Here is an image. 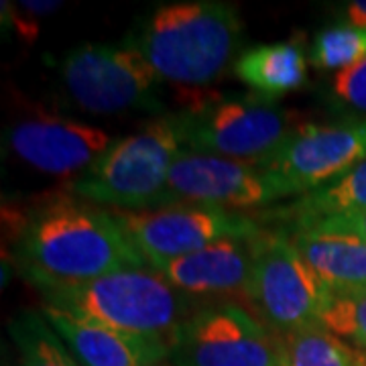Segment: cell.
Listing matches in <instances>:
<instances>
[{"label":"cell","mask_w":366,"mask_h":366,"mask_svg":"<svg viewBox=\"0 0 366 366\" xmlns=\"http://www.w3.org/2000/svg\"><path fill=\"white\" fill-rule=\"evenodd\" d=\"M365 293H366V289H365Z\"/></svg>","instance_id":"cell-27"},{"label":"cell","mask_w":366,"mask_h":366,"mask_svg":"<svg viewBox=\"0 0 366 366\" xmlns=\"http://www.w3.org/2000/svg\"><path fill=\"white\" fill-rule=\"evenodd\" d=\"M366 59V29L334 25L317 33L310 49L312 66L342 71Z\"/></svg>","instance_id":"cell-20"},{"label":"cell","mask_w":366,"mask_h":366,"mask_svg":"<svg viewBox=\"0 0 366 366\" xmlns=\"http://www.w3.org/2000/svg\"><path fill=\"white\" fill-rule=\"evenodd\" d=\"M61 79L71 100L94 114L124 110L161 112L163 78L129 45L86 43L61 61Z\"/></svg>","instance_id":"cell-7"},{"label":"cell","mask_w":366,"mask_h":366,"mask_svg":"<svg viewBox=\"0 0 366 366\" xmlns=\"http://www.w3.org/2000/svg\"><path fill=\"white\" fill-rule=\"evenodd\" d=\"M344 14L348 19V23L354 26L366 29V0H352L346 4Z\"/></svg>","instance_id":"cell-24"},{"label":"cell","mask_w":366,"mask_h":366,"mask_svg":"<svg viewBox=\"0 0 366 366\" xmlns=\"http://www.w3.org/2000/svg\"><path fill=\"white\" fill-rule=\"evenodd\" d=\"M252 271L244 300L277 334L322 326L332 291L301 259L291 238L261 232L252 238Z\"/></svg>","instance_id":"cell-5"},{"label":"cell","mask_w":366,"mask_h":366,"mask_svg":"<svg viewBox=\"0 0 366 366\" xmlns=\"http://www.w3.org/2000/svg\"><path fill=\"white\" fill-rule=\"evenodd\" d=\"M179 114L159 118L141 131L114 141L69 192L92 204L122 212L159 209L167 187L171 165L183 151Z\"/></svg>","instance_id":"cell-4"},{"label":"cell","mask_w":366,"mask_h":366,"mask_svg":"<svg viewBox=\"0 0 366 366\" xmlns=\"http://www.w3.org/2000/svg\"><path fill=\"white\" fill-rule=\"evenodd\" d=\"M155 366H171V365H165V362H159V365H155ZM175 366V365H173Z\"/></svg>","instance_id":"cell-26"},{"label":"cell","mask_w":366,"mask_h":366,"mask_svg":"<svg viewBox=\"0 0 366 366\" xmlns=\"http://www.w3.org/2000/svg\"><path fill=\"white\" fill-rule=\"evenodd\" d=\"M179 118L183 143L189 151L236 161L269 157L303 124L297 112L257 94L192 106Z\"/></svg>","instance_id":"cell-6"},{"label":"cell","mask_w":366,"mask_h":366,"mask_svg":"<svg viewBox=\"0 0 366 366\" xmlns=\"http://www.w3.org/2000/svg\"><path fill=\"white\" fill-rule=\"evenodd\" d=\"M41 314L81 366H155L171 356V344L165 340L86 322L45 303Z\"/></svg>","instance_id":"cell-13"},{"label":"cell","mask_w":366,"mask_h":366,"mask_svg":"<svg viewBox=\"0 0 366 366\" xmlns=\"http://www.w3.org/2000/svg\"><path fill=\"white\" fill-rule=\"evenodd\" d=\"M112 212L149 267L208 249L222 240H250L262 232L254 218L247 214L209 206L175 204L143 212Z\"/></svg>","instance_id":"cell-9"},{"label":"cell","mask_w":366,"mask_h":366,"mask_svg":"<svg viewBox=\"0 0 366 366\" xmlns=\"http://www.w3.org/2000/svg\"><path fill=\"white\" fill-rule=\"evenodd\" d=\"M350 209H366V161L340 179L301 196L283 209V216L293 224V232H301L322 218Z\"/></svg>","instance_id":"cell-17"},{"label":"cell","mask_w":366,"mask_h":366,"mask_svg":"<svg viewBox=\"0 0 366 366\" xmlns=\"http://www.w3.org/2000/svg\"><path fill=\"white\" fill-rule=\"evenodd\" d=\"M301 232H317V234H340L356 238L366 244V209H350L317 220ZM295 234V232H293Z\"/></svg>","instance_id":"cell-23"},{"label":"cell","mask_w":366,"mask_h":366,"mask_svg":"<svg viewBox=\"0 0 366 366\" xmlns=\"http://www.w3.org/2000/svg\"><path fill=\"white\" fill-rule=\"evenodd\" d=\"M281 366H366V352L324 326L281 336Z\"/></svg>","instance_id":"cell-18"},{"label":"cell","mask_w":366,"mask_h":366,"mask_svg":"<svg viewBox=\"0 0 366 366\" xmlns=\"http://www.w3.org/2000/svg\"><path fill=\"white\" fill-rule=\"evenodd\" d=\"M175 366H281V334L234 303L189 315L171 340Z\"/></svg>","instance_id":"cell-8"},{"label":"cell","mask_w":366,"mask_h":366,"mask_svg":"<svg viewBox=\"0 0 366 366\" xmlns=\"http://www.w3.org/2000/svg\"><path fill=\"white\" fill-rule=\"evenodd\" d=\"M9 334L19 350V366H81L41 312L14 315Z\"/></svg>","instance_id":"cell-19"},{"label":"cell","mask_w":366,"mask_h":366,"mask_svg":"<svg viewBox=\"0 0 366 366\" xmlns=\"http://www.w3.org/2000/svg\"><path fill=\"white\" fill-rule=\"evenodd\" d=\"M114 139L98 127L61 117L23 118L4 132V144L14 157L49 175H81L96 163Z\"/></svg>","instance_id":"cell-12"},{"label":"cell","mask_w":366,"mask_h":366,"mask_svg":"<svg viewBox=\"0 0 366 366\" xmlns=\"http://www.w3.org/2000/svg\"><path fill=\"white\" fill-rule=\"evenodd\" d=\"M301 259L332 293L366 289V244L340 234L295 232L289 236Z\"/></svg>","instance_id":"cell-15"},{"label":"cell","mask_w":366,"mask_h":366,"mask_svg":"<svg viewBox=\"0 0 366 366\" xmlns=\"http://www.w3.org/2000/svg\"><path fill=\"white\" fill-rule=\"evenodd\" d=\"M332 92L344 104L366 112V59L356 66L336 71L332 79Z\"/></svg>","instance_id":"cell-22"},{"label":"cell","mask_w":366,"mask_h":366,"mask_svg":"<svg viewBox=\"0 0 366 366\" xmlns=\"http://www.w3.org/2000/svg\"><path fill=\"white\" fill-rule=\"evenodd\" d=\"M234 74L257 96L273 102L305 84L307 59L300 41L259 45L236 59Z\"/></svg>","instance_id":"cell-16"},{"label":"cell","mask_w":366,"mask_h":366,"mask_svg":"<svg viewBox=\"0 0 366 366\" xmlns=\"http://www.w3.org/2000/svg\"><path fill=\"white\" fill-rule=\"evenodd\" d=\"M244 35L238 9L220 0H185L144 16L124 45L163 79L204 86L222 74Z\"/></svg>","instance_id":"cell-2"},{"label":"cell","mask_w":366,"mask_h":366,"mask_svg":"<svg viewBox=\"0 0 366 366\" xmlns=\"http://www.w3.org/2000/svg\"><path fill=\"white\" fill-rule=\"evenodd\" d=\"M43 303L86 322L173 340L194 314L192 301L151 269H124L84 283L39 287Z\"/></svg>","instance_id":"cell-3"},{"label":"cell","mask_w":366,"mask_h":366,"mask_svg":"<svg viewBox=\"0 0 366 366\" xmlns=\"http://www.w3.org/2000/svg\"><path fill=\"white\" fill-rule=\"evenodd\" d=\"M322 326L366 352V293H334L322 315Z\"/></svg>","instance_id":"cell-21"},{"label":"cell","mask_w":366,"mask_h":366,"mask_svg":"<svg viewBox=\"0 0 366 366\" xmlns=\"http://www.w3.org/2000/svg\"><path fill=\"white\" fill-rule=\"evenodd\" d=\"M366 161V120L342 124L303 122L269 157L257 161L291 196H305L344 177Z\"/></svg>","instance_id":"cell-11"},{"label":"cell","mask_w":366,"mask_h":366,"mask_svg":"<svg viewBox=\"0 0 366 366\" xmlns=\"http://www.w3.org/2000/svg\"><path fill=\"white\" fill-rule=\"evenodd\" d=\"M252 259V238L222 240L179 259L155 262L151 269L189 295H244Z\"/></svg>","instance_id":"cell-14"},{"label":"cell","mask_w":366,"mask_h":366,"mask_svg":"<svg viewBox=\"0 0 366 366\" xmlns=\"http://www.w3.org/2000/svg\"><path fill=\"white\" fill-rule=\"evenodd\" d=\"M14 261L35 287L84 283L149 264L112 209L55 196L9 220Z\"/></svg>","instance_id":"cell-1"},{"label":"cell","mask_w":366,"mask_h":366,"mask_svg":"<svg viewBox=\"0 0 366 366\" xmlns=\"http://www.w3.org/2000/svg\"><path fill=\"white\" fill-rule=\"evenodd\" d=\"M281 197H291L289 189L257 161H236L183 149L171 165L161 208L194 204L238 212L261 208Z\"/></svg>","instance_id":"cell-10"},{"label":"cell","mask_w":366,"mask_h":366,"mask_svg":"<svg viewBox=\"0 0 366 366\" xmlns=\"http://www.w3.org/2000/svg\"><path fill=\"white\" fill-rule=\"evenodd\" d=\"M19 6L29 14H49L57 11L61 6V2H57V0H23V2H19Z\"/></svg>","instance_id":"cell-25"}]
</instances>
